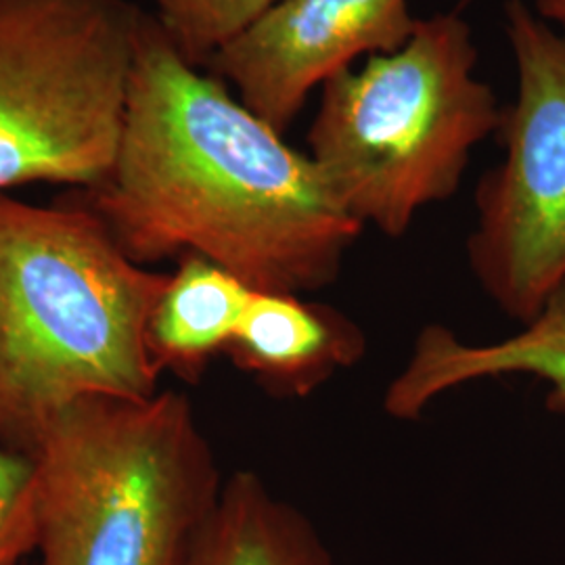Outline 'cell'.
Listing matches in <instances>:
<instances>
[{"label": "cell", "mask_w": 565, "mask_h": 565, "mask_svg": "<svg viewBox=\"0 0 565 565\" xmlns=\"http://www.w3.org/2000/svg\"><path fill=\"white\" fill-rule=\"evenodd\" d=\"M84 203L135 263L200 256L254 291L308 296L342 273L359 223L323 170L145 11L114 166Z\"/></svg>", "instance_id": "6da1fadb"}, {"label": "cell", "mask_w": 565, "mask_h": 565, "mask_svg": "<svg viewBox=\"0 0 565 565\" xmlns=\"http://www.w3.org/2000/svg\"><path fill=\"white\" fill-rule=\"evenodd\" d=\"M168 277L135 263L86 203L0 193V445L30 455L74 404L160 392L149 324Z\"/></svg>", "instance_id": "7a4b0ae2"}, {"label": "cell", "mask_w": 565, "mask_h": 565, "mask_svg": "<svg viewBox=\"0 0 565 565\" xmlns=\"http://www.w3.org/2000/svg\"><path fill=\"white\" fill-rule=\"evenodd\" d=\"M30 455L39 565H186L226 480L174 390L74 404Z\"/></svg>", "instance_id": "3957f363"}, {"label": "cell", "mask_w": 565, "mask_h": 565, "mask_svg": "<svg viewBox=\"0 0 565 565\" xmlns=\"http://www.w3.org/2000/svg\"><path fill=\"white\" fill-rule=\"evenodd\" d=\"M476 67L471 25L436 13L396 51L324 82L308 153L363 226L403 237L459 191L471 151L503 121Z\"/></svg>", "instance_id": "277c9868"}, {"label": "cell", "mask_w": 565, "mask_h": 565, "mask_svg": "<svg viewBox=\"0 0 565 565\" xmlns=\"http://www.w3.org/2000/svg\"><path fill=\"white\" fill-rule=\"evenodd\" d=\"M145 11L130 0H0V193L109 174Z\"/></svg>", "instance_id": "5b68a950"}, {"label": "cell", "mask_w": 565, "mask_h": 565, "mask_svg": "<svg viewBox=\"0 0 565 565\" xmlns=\"http://www.w3.org/2000/svg\"><path fill=\"white\" fill-rule=\"evenodd\" d=\"M505 32L518 93L499 128L505 158L478 186L467 258L492 303L525 324L565 285V30L509 0Z\"/></svg>", "instance_id": "8992f818"}, {"label": "cell", "mask_w": 565, "mask_h": 565, "mask_svg": "<svg viewBox=\"0 0 565 565\" xmlns=\"http://www.w3.org/2000/svg\"><path fill=\"white\" fill-rule=\"evenodd\" d=\"M415 25L408 0H279L207 72L285 132L317 86L363 55L396 51Z\"/></svg>", "instance_id": "52a82bcc"}, {"label": "cell", "mask_w": 565, "mask_h": 565, "mask_svg": "<svg viewBox=\"0 0 565 565\" xmlns=\"http://www.w3.org/2000/svg\"><path fill=\"white\" fill-rule=\"evenodd\" d=\"M505 375L545 382L548 404L565 406V285L522 331L497 342H467L448 327L427 324L382 404L390 417L415 422L448 392Z\"/></svg>", "instance_id": "ba28073f"}, {"label": "cell", "mask_w": 565, "mask_h": 565, "mask_svg": "<svg viewBox=\"0 0 565 565\" xmlns=\"http://www.w3.org/2000/svg\"><path fill=\"white\" fill-rule=\"evenodd\" d=\"M366 352V335L342 310L298 294L254 291L226 354L260 384L303 398Z\"/></svg>", "instance_id": "9c48e42d"}, {"label": "cell", "mask_w": 565, "mask_h": 565, "mask_svg": "<svg viewBox=\"0 0 565 565\" xmlns=\"http://www.w3.org/2000/svg\"><path fill=\"white\" fill-rule=\"evenodd\" d=\"M186 565H338L317 525L254 471L224 480Z\"/></svg>", "instance_id": "30bf717a"}, {"label": "cell", "mask_w": 565, "mask_h": 565, "mask_svg": "<svg viewBox=\"0 0 565 565\" xmlns=\"http://www.w3.org/2000/svg\"><path fill=\"white\" fill-rule=\"evenodd\" d=\"M254 289L221 266L184 256L170 273L149 324V343L160 369L198 377L212 356L235 340Z\"/></svg>", "instance_id": "8fae6325"}, {"label": "cell", "mask_w": 565, "mask_h": 565, "mask_svg": "<svg viewBox=\"0 0 565 565\" xmlns=\"http://www.w3.org/2000/svg\"><path fill=\"white\" fill-rule=\"evenodd\" d=\"M184 60L207 67L279 0H145Z\"/></svg>", "instance_id": "7c38bea8"}, {"label": "cell", "mask_w": 565, "mask_h": 565, "mask_svg": "<svg viewBox=\"0 0 565 565\" xmlns=\"http://www.w3.org/2000/svg\"><path fill=\"white\" fill-rule=\"evenodd\" d=\"M36 534L34 459L0 445V565H28L36 553Z\"/></svg>", "instance_id": "4fadbf2b"}, {"label": "cell", "mask_w": 565, "mask_h": 565, "mask_svg": "<svg viewBox=\"0 0 565 565\" xmlns=\"http://www.w3.org/2000/svg\"><path fill=\"white\" fill-rule=\"evenodd\" d=\"M534 9L546 21H557L565 28V0H536Z\"/></svg>", "instance_id": "5bb4252c"}]
</instances>
